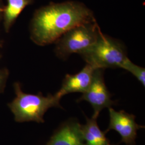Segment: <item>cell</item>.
<instances>
[{"label": "cell", "instance_id": "obj_1", "mask_svg": "<svg viewBox=\"0 0 145 145\" xmlns=\"http://www.w3.org/2000/svg\"><path fill=\"white\" fill-rule=\"evenodd\" d=\"M93 12L82 3H50L36 10L30 26L32 41L39 46L55 42L78 25L95 22Z\"/></svg>", "mask_w": 145, "mask_h": 145}, {"label": "cell", "instance_id": "obj_2", "mask_svg": "<svg viewBox=\"0 0 145 145\" xmlns=\"http://www.w3.org/2000/svg\"><path fill=\"white\" fill-rule=\"evenodd\" d=\"M16 97L8 104V106L14 114L17 122L36 121L44 123V116L47 111L53 107L62 108L60 104L61 99L54 95L48 94L44 96L41 93L30 94L24 93L21 84L15 82L14 84Z\"/></svg>", "mask_w": 145, "mask_h": 145}, {"label": "cell", "instance_id": "obj_3", "mask_svg": "<svg viewBox=\"0 0 145 145\" xmlns=\"http://www.w3.org/2000/svg\"><path fill=\"white\" fill-rule=\"evenodd\" d=\"M85 61L94 68L121 67L128 58L122 42L101 32L97 40L87 51L80 54Z\"/></svg>", "mask_w": 145, "mask_h": 145}, {"label": "cell", "instance_id": "obj_4", "mask_svg": "<svg viewBox=\"0 0 145 145\" xmlns=\"http://www.w3.org/2000/svg\"><path fill=\"white\" fill-rule=\"evenodd\" d=\"M101 32L96 21L75 26L55 42V53L65 60L73 53L81 54L96 42Z\"/></svg>", "mask_w": 145, "mask_h": 145}, {"label": "cell", "instance_id": "obj_5", "mask_svg": "<svg viewBox=\"0 0 145 145\" xmlns=\"http://www.w3.org/2000/svg\"><path fill=\"white\" fill-rule=\"evenodd\" d=\"M104 71V69L99 68L94 70L89 88L78 100V102L85 101L90 104L93 110L92 117L96 119L102 110L111 108L114 104L111 99L112 95L105 83Z\"/></svg>", "mask_w": 145, "mask_h": 145}, {"label": "cell", "instance_id": "obj_6", "mask_svg": "<svg viewBox=\"0 0 145 145\" xmlns=\"http://www.w3.org/2000/svg\"><path fill=\"white\" fill-rule=\"evenodd\" d=\"M109 127L105 133L114 130L120 135L121 142L127 145H135L137 131L144 126L136 123L135 115L128 114L123 110L117 111L111 107L109 108Z\"/></svg>", "mask_w": 145, "mask_h": 145}, {"label": "cell", "instance_id": "obj_7", "mask_svg": "<svg viewBox=\"0 0 145 145\" xmlns=\"http://www.w3.org/2000/svg\"><path fill=\"white\" fill-rule=\"evenodd\" d=\"M45 145H85L82 125L78 120H68L54 132Z\"/></svg>", "mask_w": 145, "mask_h": 145}, {"label": "cell", "instance_id": "obj_8", "mask_svg": "<svg viewBox=\"0 0 145 145\" xmlns=\"http://www.w3.org/2000/svg\"><path fill=\"white\" fill-rule=\"evenodd\" d=\"M95 69L93 67L87 64L78 73L74 75L66 74L62 81L61 88L55 94L61 99L68 93H84L91 82Z\"/></svg>", "mask_w": 145, "mask_h": 145}, {"label": "cell", "instance_id": "obj_9", "mask_svg": "<svg viewBox=\"0 0 145 145\" xmlns=\"http://www.w3.org/2000/svg\"><path fill=\"white\" fill-rule=\"evenodd\" d=\"M82 131L85 145H111L105 133L100 130L96 118L86 117V123L82 125Z\"/></svg>", "mask_w": 145, "mask_h": 145}, {"label": "cell", "instance_id": "obj_10", "mask_svg": "<svg viewBox=\"0 0 145 145\" xmlns=\"http://www.w3.org/2000/svg\"><path fill=\"white\" fill-rule=\"evenodd\" d=\"M7 5L3 10V25L8 32L22 12L27 5L33 3L34 0H7Z\"/></svg>", "mask_w": 145, "mask_h": 145}, {"label": "cell", "instance_id": "obj_11", "mask_svg": "<svg viewBox=\"0 0 145 145\" xmlns=\"http://www.w3.org/2000/svg\"><path fill=\"white\" fill-rule=\"evenodd\" d=\"M121 68L131 72L141 83L145 86V69L132 62L127 58L121 66Z\"/></svg>", "mask_w": 145, "mask_h": 145}, {"label": "cell", "instance_id": "obj_12", "mask_svg": "<svg viewBox=\"0 0 145 145\" xmlns=\"http://www.w3.org/2000/svg\"><path fill=\"white\" fill-rule=\"evenodd\" d=\"M1 57V56L0 55V59ZM9 74V72L7 68L0 69V93H2L4 91Z\"/></svg>", "mask_w": 145, "mask_h": 145}, {"label": "cell", "instance_id": "obj_13", "mask_svg": "<svg viewBox=\"0 0 145 145\" xmlns=\"http://www.w3.org/2000/svg\"><path fill=\"white\" fill-rule=\"evenodd\" d=\"M5 5L2 0H0V22L2 21L3 15V10H4Z\"/></svg>", "mask_w": 145, "mask_h": 145}, {"label": "cell", "instance_id": "obj_14", "mask_svg": "<svg viewBox=\"0 0 145 145\" xmlns=\"http://www.w3.org/2000/svg\"><path fill=\"white\" fill-rule=\"evenodd\" d=\"M1 46V44H0V46Z\"/></svg>", "mask_w": 145, "mask_h": 145}]
</instances>
